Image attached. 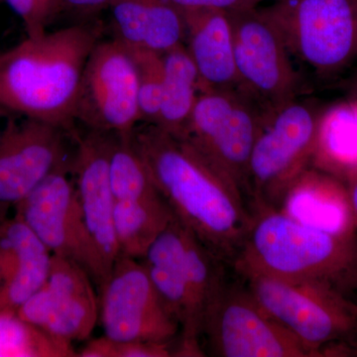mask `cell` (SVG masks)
Segmentation results:
<instances>
[{
	"instance_id": "cell-1",
	"label": "cell",
	"mask_w": 357,
	"mask_h": 357,
	"mask_svg": "<svg viewBox=\"0 0 357 357\" xmlns=\"http://www.w3.org/2000/svg\"><path fill=\"white\" fill-rule=\"evenodd\" d=\"M132 140L174 215L232 267L250 227L245 197L187 141L158 126L140 123Z\"/></svg>"
},
{
	"instance_id": "cell-2",
	"label": "cell",
	"mask_w": 357,
	"mask_h": 357,
	"mask_svg": "<svg viewBox=\"0 0 357 357\" xmlns=\"http://www.w3.org/2000/svg\"><path fill=\"white\" fill-rule=\"evenodd\" d=\"M102 33V26L86 21L27 37L0 54V109L75 135L82 76Z\"/></svg>"
},
{
	"instance_id": "cell-3",
	"label": "cell",
	"mask_w": 357,
	"mask_h": 357,
	"mask_svg": "<svg viewBox=\"0 0 357 357\" xmlns=\"http://www.w3.org/2000/svg\"><path fill=\"white\" fill-rule=\"evenodd\" d=\"M250 210L248 236L231 267L236 274L314 282L349 298L357 294V232L325 231L263 204Z\"/></svg>"
},
{
	"instance_id": "cell-4",
	"label": "cell",
	"mask_w": 357,
	"mask_h": 357,
	"mask_svg": "<svg viewBox=\"0 0 357 357\" xmlns=\"http://www.w3.org/2000/svg\"><path fill=\"white\" fill-rule=\"evenodd\" d=\"M140 261L180 325L176 356H204V319L227 280V264L175 215Z\"/></svg>"
},
{
	"instance_id": "cell-5",
	"label": "cell",
	"mask_w": 357,
	"mask_h": 357,
	"mask_svg": "<svg viewBox=\"0 0 357 357\" xmlns=\"http://www.w3.org/2000/svg\"><path fill=\"white\" fill-rule=\"evenodd\" d=\"M256 300L317 356L357 354V303L314 282L237 274Z\"/></svg>"
},
{
	"instance_id": "cell-6",
	"label": "cell",
	"mask_w": 357,
	"mask_h": 357,
	"mask_svg": "<svg viewBox=\"0 0 357 357\" xmlns=\"http://www.w3.org/2000/svg\"><path fill=\"white\" fill-rule=\"evenodd\" d=\"M321 116L314 105L298 98L267 114L249 159L250 206L280 208L316 156Z\"/></svg>"
},
{
	"instance_id": "cell-7",
	"label": "cell",
	"mask_w": 357,
	"mask_h": 357,
	"mask_svg": "<svg viewBox=\"0 0 357 357\" xmlns=\"http://www.w3.org/2000/svg\"><path fill=\"white\" fill-rule=\"evenodd\" d=\"M261 10L317 76L333 79L357 62V0H280Z\"/></svg>"
},
{
	"instance_id": "cell-8",
	"label": "cell",
	"mask_w": 357,
	"mask_h": 357,
	"mask_svg": "<svg viewBox=\"0 0 357 357\" xmlns=\"http://www.w3.org/2000/svg\"><path fill=\"white\" fill-rule=\"evenodd\" d=\"M268 114L241 89H206L199 91L181 138L236 185L248 204L249 159Z\"/></svg>"
},
{
	"instance_id": "cell-9",
	"label": "cell",
	"mask_w": 357,
	"mask_h": 357,
	"mask_svg": "<svg viewBox=\"0 0 357 357\" xmlns=\"http://www.w3.org/2000/svg\"><path fill=\"white\" fill-rule=\"evenodd\" d=\"M202 337L213 356L316 357L258 303L248 286L227 280L206 310Z\"/></svg>"
},
{
	"instance_id": "cell-10",
	"label": "cell",
	"mask_w": 357,
	"mask_h": 357,
	"mask_svg": "<svg viewBox=\"0 0 357 357\" xmlns=\"http://www.w3.org/2000/svg\"><path fill=\"white\" fill-rule=\"evenodd\" d=\"M76 122L88 130L130 135L141 123L132 51L119 39L100 40L84 66Z\"/></svg>"
},
{
	"instance_id": "cell-11",
	"label": "cell",
	"mask_w": 357,
	"mask_h": 357,
	"mask_svg": "<svg viewBox=\"0 0 357 357\" xmlns=\"http://www.w3.org/2000/svg\"><path fill=\"white\" fill-rule=\"evenodd\" d=\"M229 13L239 89L267 112L298 98L302 79L276 26L261 9Z\"/></svg>"
},
{
	"instance_id": "cell-12",
	"label": "cell",
	"mask_w": 357,
	"mask_h": 357,
	"mask_svg": "<svg viewBox=\"0 0 357 357\" xmlns=\"http://www.w3.org/2000/svg\"><path fill=\"white\" fill-rule=\"evenodd\" d=\"M98 290L105 337L172 344L180 333L177 319L140 260L119 255Z\"/></svg>"
},
{
	"instance_id": "cell-13",
	"label": "cell",
	"mask_w": 357,
	"mask_h": 357,
	"mask_svg": "<svg viewBox=\"0 0 357 357\" xmlns=\"http://www.w3.org/2000/svg\"><path fill=\"white\" fill-rule=\"evenodd\" d=\"M70 162L50 174L17 206L18 215L52 255L76 262L100 288L105 280L100 257L84 225Z\"/></svg>"
},
{
	"instance_id": "cell-14",
	"label": "cell",
	"mask_w": 357,
	"mask_h": 357,
	"mask_svg": "<svg viewBox=\"0 0 357 357\" xmlns=\"http://www.w3.org/2000/svg\"><path fill=\"white\" fill-rule=\"evenodd\" d=\"M65 129L11 117L0 132V223L54 171L69 163Z\"/></svg>"
},
{
	"instance_id": "cell-15",
	"label": "cell",
	"mask_w": 357,
	"mask_h": 357,
	"mask_svg": "<svg viewBox=\"0 0 357 357\" xmlns=\"http://www.w3.org/2000/svg\"><path fill=\"white\" fill-rule=\"evenodd\" d=\"M93 285L83 267L53 255L47 281L17 314L59 340L70 344L86 340L100 317V301Z\"/></svg>"
},
{
	"instance_id": "cell-16",
	"label": "cell",
	"mask_w": 357,
	"mask_h": 357,
	"mask_svg": "<svg viewBox=\"0 0 357 357\" xmlns=\"http://www.w3.org/2000/svg\"><path fill=\"white\" fill-rule=\"evenodd\" d=\"M109 133H76L77 149L70 161L84 225L102 263L105 279L119 252L115 239V199L109 180Z\"/></svg>"
},
{
	"instance_id": "cell-17",
	"label": "cell",
	"mask_w": 357,
	"mask_h": 357,
	"mask_svg": "<svg viewBox=\"0 0 357 357\" xmlns=\"http://www.w3.org/2000/svg\"><path fill=\"white\" fill-rule=\"evenodd\" d=\"M52 252L18 215L0 223V310L16 311L50 273Z\"/></svg>"
},
{
	"instance_id": "cell-18",
	"label": "cell",
	"mask_w": 357,
	"mask_h": 357,
	"mask_svg": "<svg viewBox=\"0 0 357 357\" xmlns=\"http://www.w3.org/2000/svg\"><path fill=\"white\" fill-rule=\"evenodd\" d=\"M182 11L184 45L198 70L201 91L239 88L229 13L210 8Z\"/></svg>"
},
{
	"instance_id": "cell-19",
	"label": "cell",
	"mask_w": 357,
	"mask_h": 357,
	"mask_svg": "<svg viewBox=\"0 0 357 357\" xmlns=\"http://www.w3.org/2000/svg\"><path fill=\"white\" fill-rule=\"evenodd\" d=\"M115 38L163 54L184 44V14L171 0H110Z\"/></svg>"
},
{
	"instance_id": "cell-20",
	"label": "cell",
	"mask_w": 357,
	"mask_h": 357,
	"mask_svg": "<svg viewBox=\"0 0 357 357\" xmlns=\"http://www.w3.org/2000/svg\"><path fill=\"white\" fill-rule=\"evenodd\" d=\"M279 210L325 231L357 232V217L347 185L324 174L306 171L289 190Z\"/></svg>"
},
{
	"instance_id": "cell-21",
	"label": "cell",
	"mask_w": 357,
	"mask_h": 357,
	"mask_svg": "<svg viewBox=\"0 0 357 357\" xmlns=\"http://www.w3.org/2000/svg\"><path fill=\"white\" fill-rule=\"evenodd\" d=\"M164 79L158 121L155 126L183 138L198 100L199 77L184 44L162 54Z\"/></svg>"
},
{
	"instance_id": "cell-22",
	"label": "cell",
	"mask_w": 357,
	"mask_h": 357,
	"mask_svg": "<svg viewBox=\"0 0 357 357\" xmlns=\"http://www.w3.org/2000/svg\"><path fill=\"white\" fill-rule=\"evenodd\" d=\"M174 218L161 195L136 201H115L114 225L119 255L141 260Z\"/></svg>"
},
{
	"instance_id": "cell-23",
	"label": "cell",
	"mask_w": 357,
	"mask_h": 357,
	"mask_svg": "<svg viewBox=\"0 0 357 357\" xmlns=\"http://www.w3.org/2000/svg\"><path fill=\"white\" fill-rule=\"evenodd\" d=\"M321 116L316 156L337 172L357 171V102Z\"/></svg>"
},
{
	"instance_id": "cell-24",
	"label": "cell",
	"mask_w": 357,
	"mask_h": 357,
	"mask_svg": "<svg viewBox=\"0 0 357 357\" xmlns=\"http://www.w3.org/2000/svg\"><path fill=\"white\" fill-rule=\"evenodd\" d=\"M73 344L28 323L16 311L0 310V357H74Z\"/></svg>"
},
{
	"instance_id": "cell-25",
	"label": "cell",
	"mask_w": 357,
	"mask_h": 357,
	"mask_svg": "<svg viewBox=\"0 0 357 357\" xmlns=\"http://www.w3.org/2000/svg\"><path fill=\"white\" fill-rule=\"evenodd\" d=\"M132 134L112 135L109 180L115 201H136L160 195L134 146Z\"/></svg>"
},
{
	"instance_id": "cell-26",
	"label": "cell",
	"mask_w": 357,
	"mask_h": 357,
	"mask_svg": "<svg viewBox=\"0 0 357 357\" xmlns=\"http://www.w3.org/2000/svg\"><path fill=\"white\" fill-rule=\"evenodd\" d=\"M130 49L137 66L141 123L155 126L158 121L163 89L164 68L162 54L145 49Z\"/></svg>"
},
{
	"instance_id": "cell-27",
	"label": "cell",
	"mask_w": 357,
	"mask_h": 357,
	"mask_svg": "<svg viewBox=\"0 0 357 357\" xmlns=\"http://www.w3.org/2000/svg\"><path fill=\"white\" fill-rule=\"evenodd\" d=\"M172 344L116 340L103 335L89 340L77 352L79 357H169L175 356L171 349Z\"/></svg>"
},
{
	"instance_id": "cell-28",
	"label": "cell",
	"mask_w": 357,
	"mask_h": 357,
	"mask_svg": "<svg viewBox=\"0 0 357 357\" xmlns=\"http://www.w3.org/2000/svg\"><path fill=\"white\" fill-rule=\"evenodd\" d=\"M20 16L24 24L27 37L36 38L47 32L46 20L40 10L37 0H2Z\"/></svg>"
},
{
	"instance_id": "cell-29",
	"label": "cell",
	"mask_w": 357,
	"mask_h": 357,
	"mask_svg": "<svg viewBox=\"0 0 357 357\" xmlns=\"http://www.w3.org/2000/svg\"><path fill=\"white\" fill-rule=\"evenodd\" d=\"M174 4L182 9L210 8L232 13L257 8L262 2H276L280 0H171Z\"/></svg>"
},
{
	"instance_id": "cell-30",
	"label": "cell",
	"mask_w": 357,
	"mask_h": 357,
	"mask_svg": "<svg viewBox=\"0 0 357 357\" xmlns=\"http://www.w3.org/2000/svg\"><path fill=\"white\" fill-rule=\"evenodd\" d=\"M65 11L79 16L95 15L109 7L110 0H63Z\"/></svg>"
},
{
	"instance_id": "cell-31",
	"label": "cell",
	"mask_w": 357,
	"mask_h": 357,
	"mask_svg": "<svg viewBox=\"0 0 357 357\" xmlns=\"http://www.w3.org/2000/svg\"><path fill=\"white\" fill-rule=\"evenodd\" d=\"M351 198L352 208L357 217V171L349 177V184L347 185Z\"/></svg>"
},
{
	"instance_id": "cell-32",
	"label": "cell",
	"mask_w": 357,
	"mask_h": 357,
	"mask_svg": "<svg viewBox=\"0 0 357 357\" xmlns=\"http://www.w3.org/2000/svg\"><path fill=\"white\" fill-rule=\"evenodd\" d=\"M354 96H356V100L357 102V79H356V86H354Z\"/></svg>"
},
{
	"instance_id": "cell-33",
	"label": "cell",
	"mask_w": 357,
	"mask_h": 357,
	"mask_svg": "<svg viewBox=\"0 0 357 357\" xmlns=\"http://www.w3.org/2000/svg\"><path fill=\"white\" fill-rule=\"evenodd\" d=\"M4 114H6V112H4L3 109H0V117H1Z\"/></svg>"
},
{
	"instance_id": "cell-34",
	"label": "cell",
	"mask_w": 357,
	"mask_h": 357,
	"mask_svg": "<svg viewBox=\"0 0 357 357\" xmlns=\"http://www.w3.org/2000/svg\"><path fill=\"white\" fill-rule=\"evenodd\" d=\"M2 285V279H1V275H0V288H1Z\"/></svg>"
},
{
	"instance_id": "cell-35",
	"label": "cell",
	"mask_w": 357,
	"mask_h": 357,
	"mask_svg": "<svg viewBox=\"0 0 357 357\" xmlns=\"http://www.w3.org/2000/svg\"><path fill=\"white\" fill-rule=\"evenodd\" d=\"M2 0H0V4H1Z\"/></svg>"
}]
</instances>
